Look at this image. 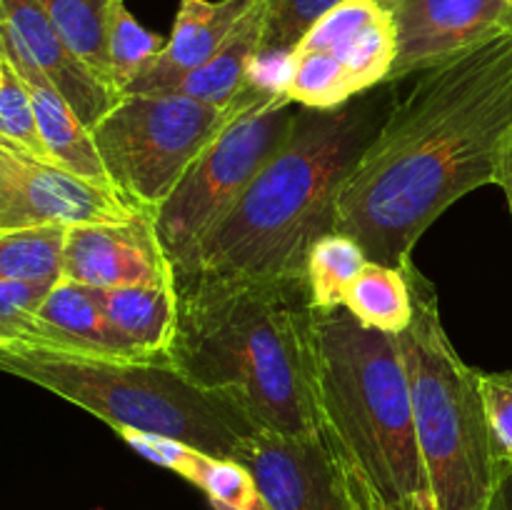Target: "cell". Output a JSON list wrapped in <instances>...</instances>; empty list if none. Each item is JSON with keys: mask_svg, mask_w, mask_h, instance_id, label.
I'll return each mask as SVG.
<instances>
[{"mask_svg": "<svg viewBox=\"0 0 512 510\" xmlns=\"http://www.w3.org/2000/svg\"><path fill=\"white\" fill-rule=\"evenodd\" d=\"M370 3H378V5H383V8H393L395 5V0H370Z\"/></svg>", "mask_w": 512, "mask_h": 510, "instance_id": "1f68e13d", "label": "cell"}, {"mask_svg": "<svg viewBox=\"0 0 512 510\" xmlns=\"http://www.w3.org/2000/svg\"><path fill=\"white\" fill-rule=\"evenodd\" d=\"M345 0H263L258 60H288L320 18Z\"/></svg>", "mask_w": 512, "mask_h": 510, "instance_id": "d4e9b609", "label": "cell"}, {"mask_svg": "<svg viewBox=\"0 0 512 510\" xmlns=\"http://www.w3.org/2000/svg\"><path fill=\"white\" fill-rule=\"evenodd\" d=\"M165 48V40L160 35L145 30L138 20L130 15L123 0H115L113 13H110L108 30V58H110V80H113L115 93L123 95V90L133 83L138 75L145 73L150 63Z\"/></svg>", "mask_w": 512, "mask_h": 510, "instance_id": "484cf974", "label": "cell"}, {"mask_svg": "<svg viewBox=\"0 0 512 510\" xmlns=\"http://www.w3.org/2000/svg\"><path fill=\"white\" fill-rule=\"evenodd\" d=\"M68 225L0 230V280L58 283Z\"/></svg>", "mask_w": 512, "mask_h": 510, "instance_id": "603a6c76", "label": "cell"}, {"mask_svg": "<svg viewBox=\"0 0 512 510\" xmlns=\"http://www.w3.org/2000/svg\"><path fill=\"white\" fill-rule=\"evenodd\" d=\"M0 60H3V75H0V140L35 155V158L50 160L48 148L40 138L28 88H25L23 78L15 73L13 65L3 55H0Z\"/></svg>", "mask_w": 512, "mask_h": 510, "instance_id": "4316f807", "label": "cell"}, {"mask_svg": "<svg viewBox=\"0 0 512 510\" xmlns=\"http://www.w3.org/2000/svg\"><path fill=\"white\" fill-rule=\"evenodd\" d=\"M243 93L225 108L175 93L120 95L90 130L120 198L155 215L185 170L228 125Z\"/></svg>", "mask_w": 512, "mask_h": 510, "instance_id": "ba28073f", "label": "cell"}, {"mask_svg": "<svg viewBox=\"0 0 512 510\" xmlns=\"http://www.w3.org/2000/svg\"><path fill=\"white\" fill-rule=\"evenodd\" d=\"M395 85H375L335 108L298 105L288 143L200 243L185 275L305 278L313 245L335 233L345 180L398 103Z\"/></svg>", "mask_w": 512, "mask_h": 510, "instance_id": "3957f363", "label": "cell"}, {"mask_svg": "<svg viewBox=\"0 0 512 510\" xmlns=\"http://www.w3.org/2000/svg\"><path fill=\"white\" fill-rule=\"evenodd\" d=\"M173 473L193 483L213 510H268L253 473L233 458H215L183 445Z\"/></svg>", "mask_w": 512, "mask_h": 510, "instance_id": "7402d4cb", "label": "cell"}, {"mask_svg": "<svg viewBox=\"0 0 512 510\" xmlns=\"http://www.w3.org/2000/svg\"><path fill=\"white\" fill-rule=\"evenodd\" d=\"M55 283L0 280V340H13L28 328Z\"/></svg>", "mask_w": 512, "mask_h": 510, "instance_id": "f1b7e54d", "label": "cell"}, {"mask_svg": "<svg viewBox=\"0 0 512 510\" xmlns=\"http://www.w3.org/2000/svg\"><path fill=\"white\" fill-rule=\"evenodd\" d=\"M368 263L365 250L350 235L328 233L313 245L305 265L310 298L315 308H338L345 305L350 283L358 278Z\"/></svg>", "mask_w": 512, "mask_h": 510, "instance_id": "cb8c5ba5", "label": "cell"}, {"mask_svg": "<svg viewBox=\"0 0 512 510\" xmlns=\"http://www.w3.org/2000/svg\"><path fill=\"white\" fill-rule=\"evenodd\" d=\"M53 28L95 78L115 93L110 80L108 30L115 0H38Z\"/></svg>", "mask_w": 512, "mask_h": 510, "instance_id": "44dd1931", "label": "cell"}, {"mask_svg": "<svg viewBox=\"0 0 512 510\" xmlns=\"http://www.w3.org/2000/svg\"><path fill=\"white\" fill-rule=\"evenodd\" d=\"M0 373L88 410L115 433L163 435L215 458H238L258 430L218 395L190 383L170 358L118 360L0 340Z\"/></svg>", "mask_w": 512, "mask_h": 510, "instance_id": "5b68a950", "label": "cell"}, {"mask_svg": "<svg viewBox=\"0 0 512 510\" xmlns=\"http://www.w3.org/2000/svg\"><path fill=\"white\" fill-rule=\"evenodd\" d=\"M388 83L420 75L473 45L512 33V0H395Z\"/></svg>", "mask_w": 512, "mask_h": 510, "instance_id": "8fae6325", "label": "cell"}, {"mask_svg": "<svg viewBox=\"0 0 512 510\" xmlns=\"http://www.w3.org/2000/svg\"><path fill=\"white\" fill-rule=\"evenodd\" d=\"M0 75H3V60H0Z\"/></svg>", "mask_w": 512, "mask_h": 510, "instance_id": "d6a6232c", "label": "cell"}, {"mask_svg": "<svg viewBox=\"0 0 512 510\" xmlns=\"http://www.w3.org/2000/svg\"><path fill=\"white\" fill-rule=\"evenodd\" d=\"M115 333L145 358H168L178 323L175 285L93 288Z\"/></svg>", "mask_w": 512, "mask_h": 510, "instance_id": "ac0fdd59", "label": "cell"}, {"mask_svg": "<svg viewBox=\"0 0 512 510\" xmlns=\"http://www.w3.org/2000/svg\"><path fill=\"white\" fill-rule=\"evenodd\" d=\"M260 33H263V0L235 25L233 33L208 63L190 70L163 93L185 95L220 108L230 105L253 80V68L260 55Z\"/></svg>", "mask_w": 512, "mask_h": 510, "instance_id": "d6986e66", "label": "cell"}, {"mask_svg": "<svg viewBox=\"0 0 512 510\" xmlns=\"http://www.w3.org/2000/svg\"><path fill=\"white\" fill-rule=\"evenodd\" d=\"M320 433L380 510H435L398 335L315 308Z\"/></svg>", "mask_w": 512, "mask_h": 510, "instance_id": "277c9868", "label": "cell"}, {"mask_svg": "<svg viewBox=\"0 0 512 510\" xmlns=\"http://www.w3.org/2000/svg\"><path fill=\"white\" fill-rule=\"evenodd\" d=\"M300 50H320L338 60L353 93L388 83L395 60V28L390 10L370 0H345L300 40ZM295 48V50H298Z\"/></svg>", "mask_w": 512, "mask_h": 510, "instance_id": "5bb4252c", "label": "cell"}, {"mask_svg": "<svg viewBox=\"0 0 512 510\" xmlns=\"http://www.w3.org/2000/svg\"><path fill=\"white\" fill-rule=\"evenodd\" d=\"M258 3L260 0H180L165 48L123 95L163 93L190 70L208 63L235 25Z\"/></svg>", "mask_w": 512, "mask_h": 510, "instance_id": "9a60e30c", "label": "cell"}, {"mask_svg": "<svg viewBox=\"0 0 512 510\" xmlns=\"http://www.w3.org/2000/svg\"><path fill=\"white\" fill-rule=\"evenodd\" d=\"M413 320L398 335L415 433L435 510H485L500 475L478 370L458 355L440 318L435 285L415 260L403 265Z\"/></svg>", "mask_w": 512, "mask_h": 510, "instance_id": "8992f818", "label": "cell"}, {"mask_svg": "<svg viewBox=\"0 0 512 510\" xmlns=\"http://www.w3.org/2000/svg\"><path fill=\"white\" fill-rule=\"evenodd\" d=\"M175 288L170 363L258 433H320L308 278L193 273L175 278Z\"/></svg>", "mask_w": 512, "mask_h": 510, "instance_id": "7a4b0ae2", "label": "cell"}, {"mask_svg": "<svg viewBox=\"0 0 512 510\" xmlns=\"http://www.w3.org/2000/svg\"><path fill=\"white\" fill-rule=\"evenodd\" d=\"M13 70L23 78L30 100H33L40 138L48 148L50 160L60 168L100 185V188L115 190L103 158H100L98 145L93 140V133L78 118V113L70 108L68 100L58 93V88L43 73L28 68V65H13Z\"/></svg>", "mask_w": 512, "mask_h": 510, "instance_id": "e0dca14e", "label": "cell"}, {"mask_svg": "<svg viewBox=\"0 0 512 510\" xmlns=\"http://www.w3.org/2000/svg\"><path fill=\"white\" fill-rule=\"evenodd\" d=\"M295 115L298 103L285 95L280 83L250 80L228 125L185 170L153 215L175 278L188 273L200 243L238 203L255 175L288 143Z\"/></svg>", "mask_w": 512, "mask_h": 510, "instance_id": "52a82bcc", "label": "cell"}, {"mask_svg": "<svg viewBox=\"0 0 512 510\" xmlns=\"http://www.w3.org/2000/svg\"><path fill=\"white\" fill-rule=\"evenodd\" d=\"M235 460L253 473L268 510H380L323 433H255Z\"/></svg>", "mask_w": 512, "mask_h": 510, "instance_id": "9c48e42d", "label": "cell"}, {"mask_svg": "<svg viewBox=\"0 0 512 510\" xmlns=\"http://www.w3.org/2000/svg\"><path fill=\"white\" fill-rule=\"evenodd\" d=\"M495 185H500V188H503L505 198H508V205H510V213H512V133L503 148V158H500Z\"/></svg>", "mask_w": 512, "mask_h": 510, "instance_id": "4dcf8cb0", "label": "cell"}, {"mask_svg": "<svg viewBox=\"0 0 512 510\" xmlns=\"http://www.w3.org/2000/svg\"><path fill=\"white\" fill-rule=\"evenodd\" d=\"M485 510H512V465L503 463L500 465L498 483H495L493 495H490V503Z\"/></svg>", "mask_w": 512, "mask_h": 510, "instance_id": "f546056e", "label": "cell"}, {"mask_svg": "<svg viewBox=\"0 0 512 510\" xmlns=\"http://www.w3.org/2000/svg\"><path fill=\"white\" fill-rule=\"evenodd\" d=\"M478 385L495 453L500 463L512 465V370H500V373L478 370Z\"/></svg>", "mask_w": 512, "mask_h": 510, "instance_id": "83f0119b", "label": "cell"}, {"mask_svg": "<svg viewBox=\"0 0 512 510\" xmlns=\"http://www.w3.org/2000/svg\"><path fill=\"white\" fill-rule=\"evenodd\" d=\"M138 213L115 190L0 140V230L125 223Z\"/></svg>", "mask_w": 512, "mask_h": 510, "instance_id": "30bf717a", "label": "cell"}, {"mask_svg": "<svg viewBox=\"0 0 512 510\" xmlns=\"http://www.w3.org/2000/svg\"><path fill=\"white\" fill-rule=\"evenodd\" d=\"M512 133V33L420 73L335 203V233L370 263L403 268L453 203L495 185Z\"/></svg>", "mask_w": 512, "mask_h": 510, "instance_id": "6da1fadb", "label": "cell"}, {"mask_svg": "<svg viewBox=\"0 0 512 510\" xmlns=\"http://www.w3.org/2000/svg\"><path fill=\"white\" fill-rule=\"evenodd\" d=\"M13 340L95 358L153 360L130 348L115 333L90 285L63 278L50 288L48 298L43 300L28 328Z\"/></svg>", "mask_w": 512, "mask_h": 510, "instance_id": "2e32d148", "label": "cell"}, {"mask_svg": "<svg viewBox=\"0 0 512 510\" xmlns=\"http://www.w3.org/2000/svg\"><path fill=\"white\" fill-rule=\"evenodd\" d=\"M0 55L43 73L90 130L120 98L65 45L38 0H0Z\"/></svg>", "mask_w": 512, "mask_h": 510, "instance_id": "4fadbf2b", "label": "cell"}, {"mask_svg": "<svg viewBox=\"0 0 512 510\" xmlns=\"http://www.w3.org/2000/svg\"><path fill=\"white\" fill-rule=\"evenodd\" d=\"M60 278L90 288L175 285V268L153 215L138 213L125 223L70 225Z\"/></svg>", "mask_w": 512, "mask_h": 510, "instance_id": "7c38bea8", "label": "cell"}, {"mask_svg": "<svg viewBox=\"0 0 512 510\" xmlns=\"http://www.w3.org/2000/svg\"><path fill=\"white\" fill-rule=\"evenodd\" d=\"M345 308L363 325L383 333L400 335L413 320V295L403 268L365 263L350 283Z\"/></svg>", "mask_w": 512, "mask_h": 510, "instance_id": "ffe728a7", "label": "cell"}]
</instances>
